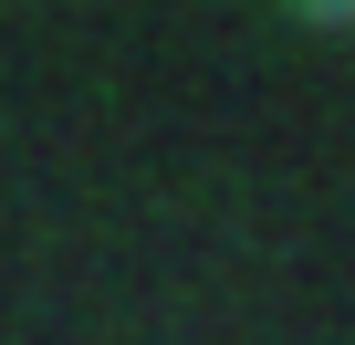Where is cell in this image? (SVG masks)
<instances>
[{
  "label": "cell",
  "instance_id": "cell-1",
  "mask_svg": "<svg viewBox=\"0 0 355 345\" xmlns=\"http://www.w3.org/2000/svg\"><path fill=\"white\" fill-rule=\"evenodd\" d=\"M313 11H324V22H355V0H313Z\"/></svg>",
  "mask_w": 355,
  "mask_h": 345
}]
</instances>
